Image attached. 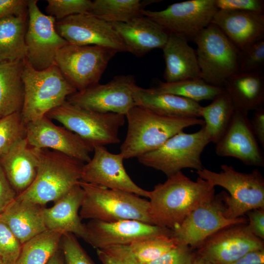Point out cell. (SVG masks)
Listing matches in <instances>:
<instances>
[{"mask_svg":"<svg viewBox=\"0 0 264 264\" xmlns=\"http://www.w3.org/2000/svg\"><path fill=\"white\" fill-rule=\"evenodd\" d=\"M149 191L150 217L154 225L173 229L195 209L215 197V186L198 177L191 180L180 171Z\"/></svg>","mask_w":264,"mask_h":264,"instance_id":"1","label":"cell"},{"mask_svg":"<svg viewBox=\"0 0 264 264\" xmlns=\"http://www.w3.org/2000/svg\"><path fill=\"white\" fill-rule=\"evenodd\" d=\"M125 116L127 132L120 148L124 159L137 157L154 151L184 129L204 124V120L199 118L163 115L136 105Z\"/></svg>","mask_w":264,"mask_h":264,"instance_id":"2","label":"cell"},{"mask_svg":"<svg viewBox=\"0 0 264 264\" xmlns=\"http://www.w3.org/2000/svg\"><path fill=\"white\" fill-rule=\"evenodd\" d=\"M84 164L57 151L39 149L36 176L17 197L43 206L55 202L79 183Z\"/></svg>","mask_w":264,"mask_h":264,"instance_id":"3","label":"cell"},{"mask_svg":"<svg viewBox=\"0 0 264 264\" xmlns=\"http://www.w3.org/2000/svg\"><path fill=\"white\" fill-rule=\"evenodd\" d=\"M22 79L24 99L21 115L25 126L45 116L77 91L55 65L39 70L35 69L26 58L23 62Z\"/></svg>","mask_w":264,"mask_h":264,"instance_id":"4","label":"cell"},{"mask_svg":"<svg viewBox=\"0 0 264 264\" xmlns=\"http://www.w3.org/2000/svg\"><path fill=\"white\" fill-rule=\"evenodd\" d=\"M220 169L217 173L203 168L196 173L214 186H221L229 192H221L227 218L237 219L250 210L264 208V179L257 168L249 173L227 164L221 165Z\"/></svg>","mask_w":264,"mask_h":264,"instance_id":"5","label":"cell"},{"mask_svg":"<svg viewBox=\"0 0 264 264\" xmlns=\"http://www.w3.org/2000/svg\"><path fill=\"white\" fill-rule=\"evenodd\" d=\"M79 184L84 192L79 212L81 219L107 222L132 220L153 224L149 212V200L82 180Z\"/></svg>","mask_w":264,"mask_h":264,"instance_id":"6","label":"cell"},{"mask_svg":"<svg viewBox=\"0 0 264 264\" xmlns=\"http://www.w3.org/2000/svg\"><path fill=\"white\" fill-rule=\"evenodd\" d=\"M45 116L76 134L93 150L97 146L119 143V130L124 125L126 118L123 114L83 109L66 100Z\"/></svg>","mask_w":264,"mask_h":264,"instance_id":"7","label":"cell"},{"mask_svg":"<svg viewBox=\"0 0 264 264\" xmlns=\"http://www.w3.org/2000/svg\"><path fill=\"white\" fill-rule=\"evenodd\" d=\"M201 79L223 88L225 81L239 72L240 51L220 28L211 23L193 39Z\"/></svg>","mask_w":264,"mask_h":264,"instance_id":"8","label":"cell"},{"mask_svg":"<svg viewBox=\"0 0 264 264\" xmlns=\"http://www.w3.org/2000/svg\"><path fill=\"white\" fill-rule=\"evenodd\" d=\"M210 142L203 127L198 131L187 133L180 131L159 148L137 157L141 164L170 176L191 168L203 169L201 154Z\"/></svg>","mask_w":264,"mask_h":264,"instance_id":"9","label":"cell"},{"mask_svg":"<svg viewBox=\"0 0 264 264\" xmlns=\"http://www.w3.org/2000/svg\"><path fill=\"white\" fill-rule=\"evenodd\" d=\"M117 53L101 46L67 44L57 52L55 65L77 91L99 83L110 61Z\"/></svg>","mask_w":264,"mask_h":264,"instance_id":"10","label":"cell"},{"mask_svg":"<svg viewBox=\"0 0 264 264\" xmlns=\"http://www.w3.org/2000/svg\"><path fill=\"white\" fill-rule=\"evenodd\" d=\"M37 1L28 0L26 59L35 69L42 70L55 65L58 51L68 43L57 32L55 18L41 12Z\"/></svg>","mask_w":264,"mask_h":264,"instance_id":"11","label":"cell"},{"mask_svg":"<svg viewBox=\"0 0 264 264\" xmlns=\"http://www.w3.org/2000/svg\"><path fill=\"white\" fill-rule=\"evenodd\" d=\"M218 10L215 0H190L174 3L160 11L144 9L141 15L156 22L169 32L193 41L211 23Z\"/></svg>","mask_w":264,"mask_h":264,"instance_id":"12","label":"cell"},{"mask_svg":"<svg viewBox=\"0 0 264 264\" xmlns=\"http://www.w3.org/2000/svg\"><path fill=\"white\" fill-rule=\"evenodd\" d=\"M221 192L210 201L192 211L182 222L171 229V236L176 244L196 249L206 239L220 230L234 224L247 222L242 217L227 218Z\"/></svg>","mask_w":264,"mask_h":264,"instance_id":"13","label":"cell"},{"mask_svg":"<svg viewBox=\"0 0 264 264\" xmlns=\"http://www.w3.org/2000/svg\"><path fill=\"white\" fill-rule=\"evenodd\" d=\"M136 82L132 75L114 76L104 84L99 83L69 95L66 101L83 109L100 113L126 115L135 104L132 88Z\"/></svg>","mask_w":264,"mask_h":264,"instance_id":"14","label":"cell"},{"mask_svg":"<svg viewBox=\"0 0 264 264\" xmlns=\"http://www.w3.org/2000/svg\"><path fill=\"white\" fill-rule=\"evenodd\" d=\"M247 223L230 225L212 235L196 248L197 255L213 264H228L250 251L264 249V241L250 231Z\"/></svg>","mask_w":264,"mask_h":264,"instance_id":"15","label":"cell"},{"mask_svg":"<svg viewBox=\"0 0 264 264\" xmlns=\"http://www.w3.org/2000/svg\"><path fill=\"white\" fill-rule=\"evenodd\" d=\"M58 33L69 44L98 45L126 52L121 38L110 22L89 13L76 14L56 21Z\"/></svg>","mask_w":264,"mask_h":264,"instance_id":"16","label":"cell"},{"mask_svg":"<svg viewBox=\"0 0 264 264\" xmlns=\"http://www.w3.org/2000/svg\"><path fill=\"white\" fill-rule=\"evenodd\" d=\"M25 138L37 149L55 151L84 163L88 162L93 149L80 137L64 126L53 123L44 116L25 125Z\"/></svg>","mask_w":264,"mask_h":264,"instance_id":"17","label":"cell"},{"mask_svg":"<svg viewBox=\"0 0 264 264\" xmlns=\"http://www.w3.org/2000/svg\"><path fill=\"white\" fill-rule=\"evenodd\" d=\"M93 152L92 158L83 166L81 180L148 198L149 191L136 184L127 174L120 153H111L105 146L94 148Z\"/></svg>","mask_w":264,"mask_h":264,"instance_id":"18","label":"cell"},{"mask_svg":"<svg viewBox=\"0 0 264 264\" xmlns=\"http://www.w3.org/2000/svg\"><path fill=\"white\" fill-rule=\"evenodd\" d=\"M85 225V241L96 249L130 245L138 240L171 233V229L132 220L110 222L90 220Z\"/></svg>","mask_w":264,"mask_h":264,"instance_id":"19","label":"cell"},{"mask_svg":"<svg viewBox=\"0 0 264 264\" xmlns=\"http://www.w3.org/2000/svg\"><path fill=\"white\" fill-rule=\"evenodd\" d=\"M216 144L215 152L219 156L234 157L246 165L264 166V155L248 114L235 110L227 129Z\"/></svg>","mask_w":264,"mask_h":264,"instance_id":"20","label":"cell"},{"mask_svg":"<svg viewBox=\"0 0 264 264\" xmlns=\"http://www.w3.org/2000/svg\"><path fill=\"white\" fill-rule=\"evenodd\" d=\"M211 23L240 51L264 39V12L218 10Z\"/></svg>","mask_w":264,"mask_h":264,"instance_id":"21","label":"cell"},{"mask_svg":"<svg viewBox=\"0 0 264 264\" xmlns=\"http://www.w3.org/2000/svg\"><path fill=\"white\" fill-rule=\"evenodd\" d=\"M110 23L122 40L126 51L137 57L154 49H162L169 36V32L164 27L143 15L126 22Z\"/></svg>","mask_w":264,"mask_h":264,"instance_id":"22","label":"cell"},{"mask_svg":"<svg viewBox=\"0 0 264 264\" xmlns=\"http://www.w3.org/2000/svg\"><path fill=\"white\" fill-rule=\"evenodd\" d=\"M84 196V190L79 183L54 202L51 207H44V218L47 229L63 234L72 233L85 240L86 225L79 213Z\"/></svg>","mask_w":264,"mask_h":264,"instance_id":"23","label":"cell"},{"mask_svg":"<svg viewBox=\"0 0 264 264\" xmlns=\"http://www.w3.org/2000/svg\"><path fill=\"white\" fill-rule=\"evenodd\" d=\"M1 166L18 195L34 181L39 166V149L30 146L25 137L19 139L0 157Z\"/></svg>","mask_w":264,"mask_h":264,"instance_id":"24","label":"cell"},{"mask_svg":"<svg viewBox=\"0 0 264 264\" xmlns=\"http://www.w3.org/2000/svg\"><path fill=\"white\" fill-rule=\"evenodd\" d=\"M183 36L169 32L162 49L165 62L163 75L166 82L201 79L196 51Z\"/></svg>","mask_w":264,"mask_h":264,"instance_id":"25","label":"cell"},{"mask_svg":"<svg viewBox=\"0 0 264 264\" xmlns=\"http://www.w3.org/2000/svg\"><path fill=\"white\" fill-rule=\"evenodd\" d=\"M43 205L17 197L0 215L5 224L22 244L47 229Z\"/></svg>","mask_w":264,"mask_h":264,"instance_id":"26","label":"cell"},{"mask_svg":"<svg viewBox=\"0 0 264 264\" xmlns=\"http://www.w3.org/2000/svg\"><path fill=\"white\" fill-rule=\"evenodd\" d=\"M133 98L136 106L157 114L174 117H200L202 106L198 102L177 95L161 93L153 88H142L134 85Z\"/></svg>","mask_w":264,"mask_h":264,"instance_id":"27","label":"cell"},{"mask_svg":"<svg viewBox=\"0 0 264 264\" xmlns=\"http://www.w3.org/2000/svg\"><path fill=\"white\" fill-rule=\"evenodd\" d=\"M223 88L229 94L235 110L248 114L264 107L263 72H238L228 78Z\"/></svg>","mask_w":264,"mask_h":264,"instance_id":"28","label":"cell"},{"mask_svg":"<svg viewBox=\"0 0 264 264\" xmlns=\"http://www.w3.org/2000/svg\"><path fill=\"white\" fill-rule=\"evenodd\" d=\"M23 60H0V118L21 112L24 99Z\"/></svg>","mask_w":264,"mask_h":264,"instance_id":"29","label":"cell"},{"mask_svg":"<svg viewBox=\"0 0 264 264\" xmlns=\"http://www.w3.org/2000/svg\"><path fill=\"white\" fill-rule=\"evenodd\" d=\"M27 24L28 15L0 19V60L14 61L26 58Z\"/></svg>","mask_w":264,"mask_h":264,"instance_id":"30","label":"cell"},{"mask_svg":"<svg viewBox=\"0 0 264 264\" xmlns=\"http://www.w3.org/2000/svg\"><path fill=\"white\" fill-rule=\"evenodd\" d=\"M235 109L229 94L225 90L214 98L211 104L202 107L200 117L210 142L216 144L227 129Z\"/></svg>","mask_w":264,"mask_h":264,"instance_id":"31","label":"cell"},{"mask_svg":"<svg viewBox=\"0 0 264 264\" xmlns=\"http://www.w3.org/2000/svg\"><path fill=\"white\" fill-rule=\"evenodd\" d=\"M160 0H95L89 12L107 22H126L142 16L141 12L148 5Z\"/></svg>","mask_w":264,"mask_h":264,"instance_id":"32","label":"cell"},{"mask_svg":"<svg viewBox=\"0 0 264 264\" xmlns=\"http://www.w3.org/2000/svg\"><path fill=\"white\" fill-rule=\"evenodd\" d=\"M63 234L46 230L24 243L15 264H46L60 248Z\"/></svg>","mask_w":264,"mask_h":264,"instance_id":"33","label":"cell"},{"mask_svg":"<svg viewBox=\"0 0 264 264\" xmlns=\"http://www.w3.org/2000/svg\"><path fill=\"white\" fill-rule=\"evenodd\" d=\"M156 91L177 95L198 102L213 100L223 92V88L208 84L202 79H187L175 82H160L153 88Z\"/></svg>","mask_w":264,"mask_h":264,"instance_id":"34","label":"cell"},{"mask_svg":"<svg viewBox=\"0 0 264 264\" xmlns=\"http://www.w3.org/2000/svg\"><path fill=\"white\" fill-rule=\"evenodd\" d=\"M129 245L133 254L143 264L153 262L177 246L171 235L147 238Z\"/></svg>","mask_w":264,"mask_h":264,"instance_id":"35","label":"cell"},{"mask_svg":"<svg viewBox=\"0 0 264 264\" xmlns=\"http://www.w3.org/2000/svg\"><path fill=\"white\" fill-rule=\"evenodd\" d=\"M25 129L20 112L0 118V157L25 137Z\"/></svg>","mask_w":264,"mask_h":264,"instance_id":"36","label":"cell"},{"mask_svg":"<svg viewBox=\"0 0 264 264\" xmlns=\"http://www.w3.org/2000/svg\"><path fill=\"white\" fill-rule=\"evenodd\" d=\"M45 10L48 15L61 20L70 16L88 13L92 1L90 0H47Z\"/></svg>","mask_w":264,"mask_h":264,"instance_id":"37","label":"cell"},{"mask_svg":"<svg viewBox=\"0 0 264 264\" xmlns=\"http://www.w3.org/2000/svg\"><path fill=\"white\" fill-rule=\"evenodd\" d=\"M264 66V39L240 51L239 72H263Z\"/></svg>","mask_w":264,"mask_h":264,"instance_id":"38","label":"cell"},{"mask_svg":"<svg viewBox=\"0 0 264 264\" xmlns=\"http://www.w3.org/2000/svg\"><path fill=\"white\" fill-rule=\"evenodd\" d=\"M96 253L102 264H143L133 254L129 245L97 249Z\"/></svg>","mask_w":264,"mask_h":264,"instance_id":"39","label":"cell"},{"mask_svg":"<svg viewBox=\"0 0 264 264\" xmlns=\"http://www.w3.org/2000/svg\"><path fill=\"white\" fill-rule=\"evenodd\" d=\"M22 244L9 228L0 222V260L3 264H15Z\"/></svg>","mask_w":264,"mask_h":264,"instance_id":"40","label":"cell"},{"mask_svg":"<svg viewBox=\"0 0 264 264\" xmlns=\"http://www.w3.org/2000/svg\"><path fill=\"white\" fill-rule=\"evenodd\" d=\"M60 248L66 264H93L76 236L72 233L63 234Z\"/></svg>","mask_w":264,"mask_h":264,"instance_id":"41","label":"cell"},{"mask_svg":"<svg viewBox=\"0 0 264 264\" xmlns=\"http://www.w3.org/2000/svg\"><path fill=\"white\" fill-rule=\"evenodd\" d=\"M193 250L189 246L179 245L148 264H194L197 255Z\"/></svg>","mask_w":264,"mask_h":264,"instance_id":"42","label":"cell"},{"mask_svg":"<svg viewBox=\"0 0 264 264\" xmlns=\"http://www.w3.org/2000/svg\"><path fill=\"white\" fill-rule=\"evenodd\" d=\"M218 10H231L264 12L262 0H215Z\"/></svg>","mask_w":264,"mask_h":264,"instance_id":"43","label":"cell"},{"mask_svg":"<svg viewBox=\"0 0 264 264\" xmlns=\"http://www.w3.org/2000/svg\"><path fill=\"white\" fill-rule=\"evenodd\" d=\"M28 0H0V19L28 15Z\"/></svg>","mask_w":264,"mask_h":264,"instance_id":"44","label":"cell"},{"mask_svg":"<svg viewBox=\"0 0 264 264\" xmlns=\"http://www.w3.org/2000/svg\"><path fill=\"white\" fill-rule=\"evenodd\" d=\"M17 196L0 164V215Z\"/></svg>","mask_w":264,"mask_h":264,"instance_id":"45","label":"cell"},{"mask_svg":"<svg viewBox=\"0 0 264 264\" xmlns=\"http://www.w3.org/2000/svg\"><path fill=\"white\" fill-rule=\"evenodd\" d=\"M247 227L258 238L264 239V208L253 209L247 212Z\"/></svg>","mask_w":264,"mask_h":264,"instance_id":"46","label":"cell"},{"mask_svg":"<svg viewBox=\"0 0 264 264\" xmlns=\"http://www.w3.org/2000/svg\"><path fill=\"white\" fill-rule=\"evenodd\" d=\"M252 132L261 146L264 148V108L255 110L250 120Z\"/></svg>","mask_w":264,"mask_h":264,"instance_id":"47","label":"cell"},{"mask_svg":"<svg viewBox=\"0 0 264 264\" xmlns=\"http://www.w3.org/2000/svg\"><path fill=\"white\" fill-rule=\"evenodd\" d=\"M228 264H264V249L250 251Z\"/></svg>","mask_w":264,"mask_h":264,"instance_id":"48","label":"cell"},{"mask_svg":"<svg viewBox=\"0 0 264 264\" xmlns=\"http://www.w3.org/2000/svg\"><path fill=\"white\" fill-rule=\"evenodd\" d=\"M46 264H66L61 248L50 258Z\"/></svg>","mask_w":264,"mask_h":264,"instance_id":"49","label":"cell"},{"mask_svg":"<svg viewBox=\"0 0 264 264\" xmlns=\"http://www.w3.org/2000/svg\"><path fill=\"white\" fill-rule=\"evenodd\" d=\"M194 264H213L198 257L197 255V257Z\"/></svg>","mask_w":264,"mask_h":264,"instance_id":"50","label":"cell"},{"mask_svg":"<svg viewBox=\"0 0 264 264\" xmlns=\"http://www.w3.org/2000/svg\"><path fill=\"white\" fill-rule=\"evenodd\" d=\"M0 264H3L2 263V262L0 260Z\"/></svg>","mask_w":264,"mask_h":264,"instance_id":"51","label":"cell"}]
</instances>
